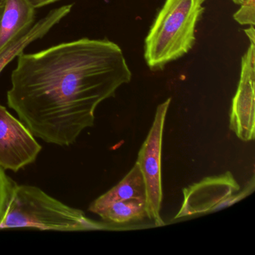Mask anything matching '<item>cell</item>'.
<instances>
[{
    "label": "cell",
    "instance_id": "cell-1",
    "mask_svg": "<svg viewBox=\"0 0 255 255\" xmlns=\"http://www.w3.org/2000/svg\"><path fill=\"white\" fill-rule=\"evenodd\" d=\"M131 79L118 44L82 38L19 55L7 102L34 135L69 146L93 126L98 106Z\"/></svg>",
    "mask_w": 255,
    "mask_h": 255
},
{
    "label": "cell",
    "instance_id": "cell-2",
    "mask_svg": "<svg viewBox=\"0 0 255 255\" xmlns=\"http://www.w3.org/2000/svg\"><path fill=\"white\" fill-rule=\"evenodd\" d=\"M31 228L43 231H83L110 229L107 224L89 219L37 187L17 185L0 230Z\"/></svg>",
    "mask_w": 255,
    "mask_h": 255
},
{
    "label": "cell",
    "instance_id": "cell-3",
    "mask_svg": "<svg viewBox=\"0 0 255 255\" xmlns=\"http://www.w3.org/2000/svg\"><path fill=\"white\" fill-rule=\"evenodd\" d=\"M205 0H165L144 41V59L151 71L164 69L193 47Z\"/></svg>",
    "mask_w": 255,
    "mask_h": 255
},
{
    "label": "cell",
    "instance_id": "cell-4",
    "mask_svg": "<svg viewBox=\"0 0 255 255\" xmlns=\"http://www.w3.org/2000/svg\"><path fill=\"white\" fill-rule=\"evenodd\" d=\"M171 101V98H168L156 108L151 128L136 161L145 185L147 217L156 227L165 225L160 215L162 201L161 157L164 127Z\"/></svg>",
    "mask_w": 255,
    "mask_h": 255
},
{
    "label": "cell",
    "instance_id": "cell-5",
    "mask_svg": "<svg viewBox=\"0 0 255 255\" xmlns=\"http://www.w3.org/2000/svg\"><path fill=\"white\" fill-rule=\"evenodd\" d=\"M255 177L245 189L227 171L220 175L205 177L183 189V202L174 219L215 211L241 201L254 192Z\"/></svg>",
    "mask_w": 255,
    "mask_h": 255
},
{
    "label": "cell",
    "instance_id": "cell-6",
    "mask_svg": "<svg viewBox=\"0 0 255 255\" xmlns=\"http://www.w3.org/2000/svg\"><path fill=\"white\" fill-rule=\"evenodd\" d=\"M245 31L251 44L242 57L240 82L231 104L229 127L240 140L251 141L255 136V34L253 26Z\"/></svg>",
    "mask_w": 255,
    "mask_h": 255
},
{
    "label": "cell",
    "instance_id": "cell-7",
    "mask_svg": "<svg viewBox=\"0 0 255 255\" xmlns=\"http://www.w3.org/2000/svg\"><path fill=\"white\" fill-rule=\"evenodd\" d=\"M41 149L29 128L0 105V167L17 172L33 163Z\"/></svg>",
    "mask_w": 255,
    "mask_h": 255
},
{
    "label": "cell",
    "instance_id": "cell-8",
    "mask_svg": "<svg viewBox=\"0 0 255 255\" xmlns=\"http://www.w3.org/2000/svg\"><path fill=\"white\" fill-rule=\"evenodd\" d=\"M72 5H63L50 11L45 17L38 20L32 27L13 40L0 50V73L16 56L23 53L26 47L43 38L50 29L71 12Z\"/></svg>",
    "mask_w": 255,
    "mask_h": 255
},
{
    "label": "cell",
    "instance_id": "cell-9",
    "mask_svg": "<svg viewBox=\"0 0 255 255\" xmlns=\"http://www.w3.org/2000/svg\"><path fill=\"white\" fill-rule=\"evenodd\" d=\"M35 10L27 0H5L0 17V50L27 30L35 18Z\"/></svg>",
    "mask_w": 255,
    "mask_h": 255
},
{
    "label": "cell",
    "instance_id": "cell-10",
    "mask_svg": "<svg viewBox=\"0 0 255 255\" xmlns=\"http://www.w3.org/2000/svg\"><path fill=\"white\" fill-rule=\"evenodd\" d=\"M145 198V185L138 164L135 162L130 171L114 187L98 197L89 206V211L98 214L103 209L116 201Z\"/></svg>",
    "mask_w": 255,
    "mask_h": 255
},
{
    "label": "cell",
    "instance_id": "cell-11",
    "mask_svg": "<svg viewBox=\"0 0 255 255\" xmlns=\"http://www.w3.org/2000/svg\"><path fill=\"white\" fill-rule=\"evenodd\" d=\"M101 219L114 223L141 221L147 217L145 198H131L116 201L98 213Z\"/></svg>",
    "mask_w": 255,
    "mask_h": 255
},
{
    "label": "cell",
    "instance_id": "cell-12",
    "mask_svg": "<svg viewBox=\"0 0 255 255\" xmlns=\"http://www.w3.org/2000/svg\"><path fill=\"white\" fill-rule=\"evenodd\" d=\"M17 185L5 174V170L0 167V222L6 213Z\"/></svg>",
    "mask_w": 255,
    "mask_h": 255
},
{
    "label": "cell",
    "instance_id": "cell-13",
    "mask_svg": "<svg viewBox=\"0 0 255 255\" xmlns=\"http://www.w3.org/2000/svg\"><path fill=\"white\" fill-rule=\"evenodd\" d=\"M240 9L234 14V19L240 25L255 26V0H245Z\"/></svg>",
    "mask_w": 255,
    "mask_h": 255
},
{
    "label": "cell",
    "instance_id": "cell-14",
    "mask_svg": "<svg viewBox=\"0 0 255 255\" xmlns=\"http://www.w3.org/2000/svg\"><path fill=\"white\" fill-rule=\"evenodd\" d=\"M58 1L59 0H27V2L35 9L50 5V4L54 3Z\"/></svg>",
    "mask_w": 255,
    "mask_h": 255
},
{
    "label": "cell",
    "instance_id": "cell-15",
    "mask_svg": "<svg viewBox=\"0 0 255 255\" xmlns=\"http://www.w3.org/2000/svg\"><path fill=\"white\" fill-rule=\"evenodd\" d=\"M5 0H0V17L3 11L4 6H5Z\"/></svg>",
    "mask_w": 255,
    "mask_h": 255
},
{
    "label": "cell",
    "instance_id": "cell-16",
    "mask_svg": "<svg viewBox=\"0 0 255 255\" xmlns=\"http://www.w3.org/2000/svg\"><path fill=\"white\" fill-rule=\"evenodd\" d=\"M232 1L234 3L237 4V5H241V4L244 2L245 0H232Z\"/></svg>",
    "mask_w": 255,
    "mask_h": 255
}]
</instances>
